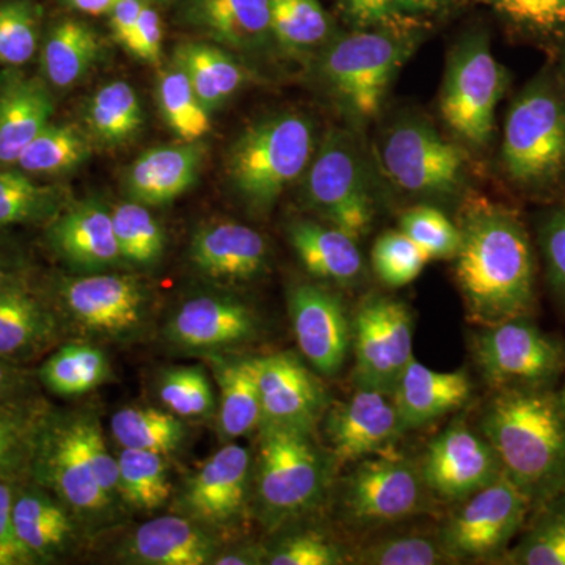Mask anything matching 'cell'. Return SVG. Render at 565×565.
Here are the masks:
<instances>
[{"instance_id":"1","label":"cell","mask_w":565,"mask_h":565,"mask_svg":"<svg viewBox=\"0 0 565 565\" xmlns=\"http://www.w3.org/2000/svg\"><path fill=\"white\" fill-rule=\"evenodd\" d=\"M456 280L479 327L533 316L537 264L522 217L487 199L468 200L459 218Z\"/></svg>"},{"instance_id":"2","label":"cell","mask_w":565,"mask_h":565,"mask_svg":"<svg viewBox=\"0 0 565 565\" xmlns=\"http://www.w3.org/2000/svg\"><path fill=\"white\" fill-rule=\"evenodd\" d=\"M505 478L531 503V512L565 487V401L559 388L494 392L481 418Z\"/></svg>"},{"instance_id":"3","label":"cell","mask_w":565,"mask_h":565,"mask_svg":"<svg viewBox=\"0 0 565 565\" xmlns=\"http://www.w3.org/2000/svg\"><path fill=\"white\" fill-rule=\"evenodd\" d=\"M501 166L530 195H548L565 184V90L556 70L539 73L509 107Z\"/></svg>"},{"instance_id":"4","label":"cell","mask_w":565,"mask_h":565,"mask_svg":"<svg viewBox=\"0 0 565 565\" xmlns=\"http://www.w3.org/2000/svg\"><path fill=\"white\" fill-rule=\"evenodd\" d=\"M313 125L285 111L252 125L234 141L228 177L252 210L269 211L281 193L308 169L313 156Z\"/></svg>"},{"instance_id":"5","label":"cell","mask_w":565,"mask_h":565,"mask_svg":"<svg viewBox=\"0 0 565 565\" xmlns=\"http://www.w3.org/2000/svg\"><path fill=\"white\" fill-rule=\"evenodd\" d=\"M256 457V498L266 523L277 526L311 511L330 481V462L311 434L262 427Z\"/></svg>"},{"instance_id":"6","label":"cell","mask_w":565,"mask_h":565,"mask_svg":"<svg viewBox=\"0 0 565 565\" xmlns=\"http://www.w3.org/2000/svg\"><path fill=\"white\" fill-rule=\"evenodd\" d=\"M471 349L493 392L553 388L565 373V341L542 330L533 316L479 327Z\"/></svg>"},{"instance_id":"7","label":"cell","mask_w":565,"mask_h":565,"mask_svg":"<svg viewBox=\"0 0 565 565\" xmlns=\"http://www.w3.org/2000/svg\"><path fill=\"white\" fill-rule=\"evenodd\" d=\"M508 85V71L494 58L486 33H471L449 55L441 117L471 147H486L492 140L494 111Z\"/></svg>"},{"instance_id":"8","label":"cell","mask_w":565,"mask_h":565,"mask_svg":"<svg viewBox=\"0 0 565 565\" xmlns=\"http://www.w3.org/2000/svg\"><path fill=\"white\" fill-rule=\"evenodd\" d=\"M411 52L396 31L355 32L334 41L321 61L323 79L356 117L374 118L394 74Z\"/></svg>"},{"instance_id":"9","label":"cell","mask_w":565,"mask_h":565,"mask_svg":"<svg viewBox=\"0 0 565 565\" xmlns=\"http://www.w3.org/2000/svg\"><path fill=\"white\" fill-rule=\"evenodd\" d=\"M430 497L419 463L386 451L356 462L345 478L341 508L351 525L379 527L429 511Z\"/></svg>"},{"instance_id":"10","label":"cell","mask_w":565,"mask_h":565,"mask_svg":"<svg viewBox=\"0 0 565 565\" xmlns=\"http://www.w3.org/2000/svg\"><path fill=\"white\" fill-rule=\"evenodd\" d=\"M462 503L438 535L446 552L455 561L498 559L500 563L531 514L526 494L503 475Z\"/></svg>"},{"instance_id":"11","label":"cell","mask_w":565,"mask_h":565,"mask_svg":"<svg viewBox=\"0 0 565 565\" xmlns=\"http://www.w3.org/2000/svg\"><path fill=\"white\" fill-rule=\"evenodd\" d=\"M355 388L392 396L397 379L414 356V315L401 300L366 297L352 319Z\"/></svg>"},{"instance_id":"12","label":"cell","mask_w":565,"mask_h":565,"mask_svg":"<svg viewBox=\"0 0 565 565\" xmlns=\"http://www.w3.org/2000/svg\"><path fill=\"white\" fill-rule=\"evenodd\" d=\"M85 418L50 415L36 446L31 476L35 484L51 490L70 511L98 515L107 511L114 500L104 492L92 462Z\"/></svg>"},{"instance_id":"13","label":"cell","mask_w":565,"mask_h":565,"mask_svg":"<svg viewBox=\"0 0 565 565\" xmlns=\"http://www.w3.org/2000/svg\"><path fill=\"white\" fill-rule=\"evenodd\" d=\"M382 163L401 191L441 199L456 193L462 184L467 152L444 139L429 122L408 118L386 136Z\"/></svg>"},{"instance_id":"14","label":"cell","mask_w":565,"mask_h":565,"mask_svg":"<svg viewBox=\"0 0 565 565\" xmlns=\"http://www.w3.org/2000/svg\"><path fill=\"white\" fill-rule=\"evenodd\" d=\"M308 202L334 228L362 239L373 226L374 203L359 151L343 132L323 140L305 182Z\"/></svg>"},{"instance_id":"15","label":"cell","mask_w":565,"mask_h":565,"mask_svg":"<svg viewBox=\"0 0 565 565\" xmlns=\"http://www.w3.org/2000/svg\"><path fill=\"white\" fill-rule=\"evenodd\" d=\"M57 302L70 321L85 332L125 340L139 332L148 315V294L129 275L93 274L63 278Z\"/></svg>"},{"instance_id":"16","label":"cell","mask_w":565,"mask_h":565,"mask_svg":"<svg viewBox=\"0 0 565 565\" xmlns=\"http://www.w3.org/2000/svg\"><path fill=\"white\" fill-rule=\"evenodd\" d=\"M419 468L430 493L449 503L467 500L503 476L493 446L463 423L451 424L430 441Z\"/></svg>"},{"instance_id":"17","label":"cell","mask_w":565,"mask_h":565,"mask_svg":"<svg viewBox=\"0 0 565 565\" xmlns=\"http://www.w3.org/2000/svg\"><path fill=\"white\" fill-rule=\"evenodd\" d=\"M262 427H281L313 434L326 414L327 393L321 381L294 352L256 356Z\"/></svg>"},{"instance_id":"18","label":"cell","mask_w":565,"mask_h":565,"mask_svg":"<svg viewBox=\"0 0 565 565\" xmlns=\"http://www.w3.org/2000/svg\"><path fill=\"white\" fill-rule=\"evenodd\" d=\"M294 337L307 362L333 377L343 370L352 345V322L337 294L299 285L289 294Z\"/></svg>"},{"instance_id":"19","label":"cell","mask_w":565,"mask_h":565,"mask_svg":"<svg viewBox=\"0 0 565 565\" xmlns=\"http://www.w3.org/2000/svg\"><path fill=\"white\" fill-rule=\"evenodd\" d=\"M404 434L390 394L356 388L351 399L338 404L326 416V437L333 460L359 462L390 451Z\"/></svg>"},{"instance_id":"20","label":"cell","mask_w":565,"mask_h":565,"mask_svg":"<svg viewBox=\"0 0 565 565\" xmlns=\"http://www.w3.org/2000/svg\"><path fill=\"white\" fill-rule=\"evenodd\" d=\"M259 319L232 297L199 296L185 300L170 318L167 337L184 351L215 352L252 341Z\"/></svg>"},{"instance_id":"21","label":"cell","mask_w":565,"mask_h":565,"mask_svg":"<svg viewBox=\"0 0 565 565\" xmlns=\"http://www.w3.org/2000/svg\"><path fill=\"white\" fill-rule=\"evenodd\" d=\"M252 457L243 446H223L192 476L184 500L206 525L223 526L241 515L247 503Z\"/></svg>"},{"instance_id":"22","label":"cell","mask_w":565,"mask_h":565,"mask_svg":"<svg viewBox=\"0 0 565 565\" xmlns=\"http://www.w3.org/2000/svg\"><path fill=\"white\" fill-rule=\"evenodd\" d=\"M54 92L41 76L22 68L0 71V166H14L21 152L52 120Z\"/></svg>"},{"instance_id":"23","label":"cell","mask_w":565,"mask_h":565,"mask_svg":"<svg viewBox=\"0 0 565 565\" xmlns=\"http://www.w3.org/2000/svg\"><path fill=\"white\" fill-rule=\"evenodd\" d=\"M46 243L51 250L82 270H98L121 259L111 214L99 203L65 206L50 223Z\"/></svg>"},{"instance_id":"24","label":"cell","mask_w":565,"mask_h":565,"mask_svg":"<svg viewBox=\"0 0 565 565\" xmlns=\"http://www.w3.org/2000/svg\"><path fill=\"white\" fill-rule=\"evenodd\" d=\"M57 333V313L28 278L0 289V360L29 362L46 351Z\"/></svg>"},{"instance_id":"25","label":"cell","mask_w":565,"mask_h":565,"mask_svg":"<svg viewBox=\"0 0 565 565\" xmlns=\"http://www.w3.org/2000/svg\"><path fill=\"white\" fill-rule=\"evenodd\" d=\"M191 262L200 274L214 280H252L269 259L266 239L241 223L222 222L193 234Z\"/></svg>"},{"instance_id":"26","label":"cell","mask_w":565,"mask_h":565,"mask_svg":"<svg viewBox=\"0 0 565 565\" xmlns=\"http://www.w3.org/2000/svg\"><path fill=\"white\" fill-rule=\"evenodd\" d=\"M471 392L470 375L463 370L441 373L414 359L397 379L392 399L407 433L452 414L468 403Z\"/></svg>"},{"instance_id":"27","label":"cell","mask_w":565,"mask_h":565,"mask_svg":"<svg viewBox=\"0 0 565 565\" xmlns=\"http://www.w3.org/2000/svg\"><path fill=\"white\" fill-rule=\"evenodd\" d=\"M204 148L199 141L152 148L136 159L126 173L129 199L143 206H162L195 184L202 170Z\"/></svg>"},{"instance_id":"28","label":"cell","mask_w":565,"mask_h":565,"mask_svg":"<svg viewBox=\"0 0 565 565\" xmlns=\"http://www.w3.org/2000/svg\"><path fill=\"white\" fill-rule=\"evenodd\" d=\"M68 511L44 487H18L13 503L14 531L33 563H46L65 552L74 534Z\"/></svg>"},{"instance_id":"29","label":"cell","mask_w":565,"mask_h":565,"mask_svg":"<svg viewBox=\"0 0 565 565\" xmlns=\"http://www.w3.org/2000/svg\"><path fill=\"white\" fill-rule=\"evenodd\" d=\"M131 559L150 565H204L217 556L214 541L202 527L184 516L166 515L151 520L128 542Z\"/></svg>"},{"instance_id":"30","label":"cell","mask_w":565,"mask_h":565,"mask_svg":"<svg viewBox=\"0 0 565 565\" xmlns=\"http://www.w3.org/2000/svg\"><path fill=\"white\" fill-rule=\"evenodd\" d=\"M189 20L211 40L236 51H255L273 36L270 0H193Z\"/></svg>"},{"instance_id":"31","label":"cell","mask_w":565,"mask_h":565,"mask_svg":"<svg viewBox=\"0 0 565 565\" xmlns=\"http://www.w3.org/2000/svg\"><path fill=\"white\" fill-rule=\"evenodd\" d=\"M289 241L305 269L316 278L352 286L363 273L359 241L340 228L316 222H296L289 226Z\"/></svg>"},{"instance_id":"32","label":"cell","mask_w":565,"mask_h":565,"mask_svg":"<svg viewBox=\"0 0 565 565\" xmlns=\"http://www.w3.org/2000/svg\"><path fill=\"white\" fill-rule=\"evenodd\" d=\"M39 55L40 76L51 90H70L95 65L99 55L98 35L85 22L58 21L41 39Z\"/></svg>"},{"instance_id":"33","label":"cell","mask_w":565,"mask_h":565,"mask_svg":"<svg viewBox=\"0 0 565 565\" xmlns=\"http://www.w3.org/2000/svg\"><path fill=\"white\" fill-rule=\"evenodd\" d=\"M51 411L32 394L0 403V481L24 482Z\"/></svg>"},{"instance_id":"34","label":"cell","mask_w":565,"mask_h":565,"mask_svg":"<svg viewBox=\"0 0 565 565\" xmlns=\"http://www.w3.org/2000/svg\"><path fill=\"white\" fill-rule=\"evenodd\" d=\"M215 371L221 388L218 430L222 438L232 441L262 429L263 408L256 356L222 362Z\"/></svg>"},{"instance_id":"35","label":"cell","mask_w":565,"mask_h":565,"mask_svg":"<svg viewBox=\"0 0 565 565\" xmlns=\"http://www.w3.org/2000/svg\"><path fill=\"white\" fill-rule=\"evenodd\" d=\"M65 207V192L13 166H0V230L50 223Z\"/></svg>"},{"instance_id":"36","label":"cell","mask_w":565,"mask_h":565,"mask_svg":"<svg viewBox=\"0 0 565 565\" xmlns=\"http://www.w3.org/2000/svg\"><path fill=\"white\" fill-rule=\"evenodd\" d=\"M177 66L184 71L193 90L207 109H217L247 81L243 66L210 44H182L174 52Z\"/></svg>"},{"instance_id":"37","label":"cell","mask_w":565,"mask_h":565,"mask_svg":"<svg viewBox=\"0 0 565 565\" xmlns=\"http://www.w3.org/2000/svg\"><path fill=\"white\" fill-rule=\"evenodd\" d=\"M520 534L500 564L565 565V487L531 512Z\"/></svg>"},{"instance_id":"38","label":"cell","mask_w":565,"mask_h":565,"mask_svg":"<svg viewBox=\"0 0 565 565\" xmlns=\"http://www.w3.org/2000/svg\"><path fill=\"white\" fill-rule=\"evenodd\" d=\"M109 374L106 353L87 343L63 345L41 364L39 373L43 385L62 397L90 393L103 385Z\"/></svg>"},{"instance_id":"39","label":"cell","mask_w":565,"mask_h":565,"mask_svg":"<svg viewBox=\"0 0 565 565\" xmlns=\"http://www.w3.org/2000/svg\"><path fill=\"white\" fill-rule=\"evenodd\" d=\"M88 154L90 147L79 129L51 121L25 147L13 167L33 178L61 177L82 166Z\"/></svg>"},{"instance_id":"40","label":"cell","mask_w":565,"mask_h":565,"mask_svg":"<svg viewBox=\"0 0 565 565\" xmlns=\"http://www.w3.org/2000/svg\"><path fill=\"white\" fill-rule=\"evenodd\" d=\"M111 435L122 448L172 455L184 438V426L172 412L126 407L110 419Z\"/></svg>"},{"instance_id":"41","label":"cell","mask_w":565,"mask_h":565,"mask_svg":"<svg viewBox=\"0 0 565 565\" xmlns=\"http://www.w3.org/2000/svg\"><path fill=\"white\" fill-rule=\"evenodd\" d=\"M87 120L96 139L107 145L126 143L143 126L139 96L126 82H110L93 96Z\"/></svg>"},{"instance_id":"42","label":"cell","mask_w":565,"mask_h":565,"mask_svg":"<svg viewBox=\"0 0 565 565\" xmlns=\"http://www.w3.org/2000/svg\"><path fill=\"white\" fill-rule=\"evenodd\" d=\"M158 104L163 120L182 141H200L211 131V110L177 65L159 76Z\"/></svg>"},{"instance_id":"43","label":"cell","mask_w":565,"mask_h":565,"mask_svg":"<svg viewBox=\"0 0 565 565\" xmlns=\"http://www.w3.org/2000/svg\"><path fill=\"white\" fill-rule=\"evenodd\" d=\"M121 497L145 511H154L169 501L172 482L166 456L141 449L122 448L117 457Z\"/></svg>"},{"instance_id":"44","label":"cell","mask_w":565,"mask_h":565,"mask_svg":"<svg viewBox=\"0 0 565 565\" xmlns=\"http://www.w3.org/2000/svg\"><path fill=\"white\" fill-rule=\"evenodd\" d=\"M270 31L285 50L308 51L330 35V20L319 0H270Z\"/></svg>"},{"instance_id":"45","label":"cell","mask_w":565,"mask_h":565,"mask_svg":"<svg viewBox=\"0 0 565 565\" xmlns=\"http://www.w3.org/2000/svg\"><path fill=\"white\" fill-rule=\"evenodd\" d=\"M110 214L121 259L137 266H151L162 258L166 233L147 206L131 200L115 206Z\"/></svg>"},{"instance_id":"46","label":"cell","mask_w":565,"mask_h":565,"mask_svg":"<svg viewBox=\"0 0 565 565\" xmlns=\"http://www.w3.org/2000/svg\"><path fill=\"white\" fill-rule=\"evenodd\" d=\"M41 9L33 0L0 2V66L22 68L39 54Z\"/></svg>"},{"instance_id":"47","label":"cell","mask_w":565,"mask_h":565,"mask_svg":"<svg viewBox=\"0 0 565 565\" xmlns=\"http://www.w3.org/2000/svg\"><path fill=\"white\" fill-rule=\"evenodd\" d=\"M163 407L181 418H203L215 408L210 379L200 366H174L159 381Z\"/></svg>"},{"instance_id":"48","label":"cell","mask_w":565,"mask_h":565,"mask_svg":"<svg viewBox=\"0 0 565 565\" xmlns=\"http://www.w3.org/2000/svg\"><path fill=\"white\" fill-rule=\"evenodd\" d=\"M516 31L559 46L565 40V0H487Z\"/></svg>"},{"instance_id":"49","label":"cell","mask_w":565,"mask_h":565,"mask_svg":"<svg viewBox=\"0 0 565 565\" xmlns=\"http://www.w3.org/2000/svg\"><path fill=\"white\" fill-rule=\"evenodd\" d=\"M374 273L390 288L411 285L430 262L427 253L399 230L377 237L371 252Z\"/></svg>"},{"instance_id":"50","label":"cell","mask_w":565,"mask_h":565,"mask_svg":"<svg viewBox=\"0 0 565 565\" xmlns=\"http://www.w3.org/2000/svg\"><path fill=\"white\" fill-rule=\"evenodd\" d=\"M353 564L364 565H438L455 563L440 537L397 535L363 546L355 553Z\"/></svg>"},{"instance_id":"51","label":"cell","mask_w":565,"mask_h":565,"mask_svg":"<svg viewBox=\"0 0 565 565\" xmlns=\"http://www.w3.org/2000/svg\"><path fill=\"white\" fill-rule=\"evenodd\" d=\"M401 230L415 241L430 259L455 258L459 252V226L435 207L418 206L404 212L401 217Z\"/></svg>"},{"instance_id":"52","label":"cell","mask_w":565,"mask_h":565,"mask_svg":"<svg viewBox=\"0 0 565 565\" xmlns=\"http://www.w3.org/2000/svg\"><path fill=\"white\" fill-rule=\"evenodd\" d=\"M537 243L546 285L565 311V200L542 215L537 225Z\"/></svg>"},{"instance_id":"53","label":"cell","mask_w":565,"mask_h":565,"mask_svg":"<svg viewBox=\"0 0 565 565\" xmlns=\"http://www.w3.org/2000/svg\"><path fill=\"white\" fill-rule=\"evenodd\" d=\"M340 545L316 533L286 537L266 553L269 565H341L348 563Z\"/></svg>"},{"instance_id":"54","label":"cell","mask_w":565,"mask_h":565,"mask_svg":"<svg viewBox=\"0 0 565 565\" xmlns=\"http://www.w3.org/2000/svg\"><path fill=\"white\" fill-rule=\"evenodd\" d=\"M22 482L0 481V565H31L33 559L18 541L13 525V503Z\"/></svg>"},{"instance_id":"55","label":"cell","mask_w":565,"mask_h":565,"mask_svg":"<svg viewBox=\"0 0 565 565\" xmlns=\"http://www.w3.org/2000/svg\"><path fill=\"white\" fill-rule=\"evenodd\" d=\"M162 36V22L158 11L145 3L136 31L125 47L139 61L158 65L161 62Z\"/></svg>"},{"instance_id":"56","label":"cell","mask_w":565,"mask_h":565,"mask_svg":"<svg viewBox=\"0 0 565 565\" xmlns=\"http://www.w3.org/2000/svg\"><path fill=\"white\" fill-rule=\"evenodd\" d=\"M345 13L360 28L393 25L401 13L396 0H343Z\"/></svg>"},{"instance_id":"57","label":"cell","mask_w":565,"mask_h":565,"mask_svg":"<svg viewBox=\"0 0 565 565\" xmlns=\"http://www.w3.org/2000/svg\"><path fill=\"white\" fill-rule=\"evenodd\" d=\"M143 6L145 3L141 0H120L117 7L110 11L111 31H114L115 39L122 46H126L134 31H136Z\"/></svg>"},{"instance_id":"58","label":"cell","mask_w":565,"mask_h":565,"mask_svg":"<svg viewBox=\"0 0 565 565\" xmlns=\"http://www.w3.org/2000/svg\"><path fill=\"white\" fill-rule=\"evenodd\" d=\"M25 273H28V264H25L22 253L6 237L0 236V289L6 288L11 282L28 278Z\"/></svg>"},{"instance_id":"59","label":"cell","mask_w":565,"mask_h":565,"mask_svg":"<svg viewBox=\"0 0 565 565\" xmlns=\"http://www.w3.org/2000/svg\"><path fill=\"white\" fill-rule=\"evenodd\" d=\"M29 377L18 364L0 360V403L29 394Z\"/></svg>"},{"instance_id":"60","label":"cell","mask_w":565,"mask_h":565,"mask_svg":"<svg viewBox=\"0 0 565 565\" xmlns=\"http://www.w3.org/2000/svg\"><path fill=\"white\" fill-rule=\"evenodd\" d=\"M266 553L256 552V550H241V552L230 553V555H217L212 561L214 565H253L264 564Z\"/></svg>"},{"instance_id":"61","label":"cell","mask_w":565,"mask_h":565,"mask_svg":"<svg viewBox=\"0 0 565 565\" xmlns=\"http://www.w3.org/2000/svg\"><path fill=\"white\" fill-rule=\"evenodd\" d=\"M449 2L451 0H396V7L401 13L404 11V13L419 14L444 9Z\"/></svg>"},{"instance_id":"62","label":"cell","mask_w":565,"mask_h":565,"mask_svg":"<svg viewBox=\"0 0 565 565\" xmlns=\"http://www.w3.org/2000/svg\"><path fill=\"white\" fill-rule=\"evenodd\" d=\"M65 2L71 9L99 17V14L110 13L120 0H65Z\"/></svg>"},{"instance_id":"63","label":"cell","mask_w":565,"mask_h":565,"mask_svg":"<svg viewBox=\"0 0 565 565\" xmlns=\"http://www.w3.org/2000/svg\"><path fill=\"white\" fill-rule=\"evenodd\" d=\"M556 74L565 90V40L556 47Z\"/></svg>"},{"instance_id":"64","label":"cell","mask_w":565,"mask_h":565,"mask_svg":"<svg viewBox=\"0 0 565 565\" xmlns=\"http://www.w3.org/2000/svg\"><path fill=\"white\" fill-rule=\"evenodd\" d=\"M561 396H563V399L565 401V385L563 388H559Z\"/></svg>"}]
</instances>
